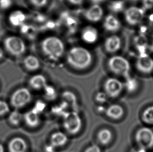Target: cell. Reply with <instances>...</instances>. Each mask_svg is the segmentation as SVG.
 I'll return each mask as SVG.
<instances>
[{
  "label": "cell",
  "mask_w": 153,
  "mask_h": 152,
  "mask_svg": "<svg viewBox=\"0 0 153 152\" xmlns=\"http://www.w3.org/2000/svg\"><path fill=\"white\" fill-rule=\"evenodd\" d=\"M0 152H4V147L1 144H0Z\"/></svg>",
  "instance_id": "cell-42"
},
{
  "label": "cell",
  "mask_w": 153,
  "mask_h": 152,
  "mask_svg": "<svg viewBox=\"0 0 153 152\" xmlns=\"http://www.w3.org/2000/svg\"><path fill=\"white\" fill-rule=\"evenodd\" d=\"M142 119L145 123L153 124V105L147 107L142 114Z\"/></svg>",
  "instance_id": "cell-24"
},
{
  "label": "cell",
  "mask_w": 153,
  "mask_h": 152,
  "mask_svg": "<svg viewBox=\"0 0 153 152\" xmlns=\"http://www.w3.org/2000/svg\"><path fill=\"white\" fill-rule=\"evenodd\" d=\"M108 66L110 70L115 74L126 77L129 76L130 64L128 61L122 56L115 55L111 57L108 60Z\"/></svg>",
  "instance_id": "cell-3"
},
{
  "label": "cell",
  "mask_w": 153,
  "mask_h": 152,
  "mask_svg": "<svg viewBox=\"0 0 153 152\" xmlns=\"http://www.w3.org/2000/svg\"><path fill=\"white\" fill-rule=\"evenodd\" d=\"M29 84L33 89L40 90L44 89L47 84L46 78L43 75H36L30 79Z\"/></svg>",
  "instance_id": "cell-21"
},
{
  "label": "cell",
  "mask_w": 153,
  "mask_h": 152,
  "mask_svg": "<svg viewBox=\"0 0 153 152\" xmlns=\"http://www.w3.org/2000/svg\"><path fill=\"white\" fill-rule=\"evenodd\" d=\"M142 4L145 10H151L153 8V0H142Z\"/></svg>",
  "instance_id": "cell-35"
},
{
  "label": "cell",
  "mask_w": 153,
  "mask_h": 152,
  "mask_svg": "<svg viewBox=\"0 0 153 152\" xmlns=\"http://www.w3.org/2000/svg\"><path fill=\"white\" fill-rule=\"evenodd\" d=\"M136 67L140 72L149 74L153 71V60L146 53L141 54L137 59Z\"/></svg>",
  "instance_id": "cell-10"
},
{
  "label": "cell",
  "mask_w": 153,
  "mask_h": 152,
  "mask_svg": "<svg viewBox=\"0 0 153 152\" xmlns=\"http://www.w3.org/2000/svg\"><path fill=\"white\" fill-rule=\"evenodd\" d=\"M23 64L26 69L31 72L38 70L40 66L39 60L33 55L27 56L23 61Z\"/></svg>",
  "instance_id": "cell-20"
},
{
  "label": "cell",
  "mask_w": 153,
  "mask_h": 152,
  "mask_svg": "<svg viewBox=\"0 0 153 152\" xmlns=\"http://www.w3.org/2000/svg\"><path fill=\"white\" fill-rule=\"evenodd\" d=\"M93 4H98L100 5L102 2L104 1V0H90Z\"/></svg>",
  "instance_id": "cell-39"
},
{
  "label": "cell",
  "mask_w": 153,
  "mask_h": 152,
  "mask_svg": "<svg viewBox=\"0 0 153 152\" xmlns=\"http://www.w3.org/2000/svg\"><path fill=\"white\" fill-rule=\"evenodd\" d=\"M21 27V33L27 36L28 37L30 38L33 35L34 31H33V27H31V26L24 24Z\"/></svg>",
  "instance_id": "cell-29"
},
{
  "label": "cell",
  "mask_w": 153,
  "mask_h": 152,
  "mask_svg": "<svg viewBox=\"0 0 153 152\" xmlns=\"http://www.w3.org/2000/svg\"><path fill=\"white\" fill-rule=\"evenodd\" d=\"M68 141L65 134L62 132H56L52 134L50 138V144L55 148L64 146Z\"/></svg>",
  "instance_id": "cell-17"
},
{
  "label": "cell",
  "mask_w": 153,
  "mask_h": 152,
  "mask_svg": "<svg viewBox=\"0 0 153 152\" xmlns=\"http://www.w3.org/2000/svg\"><path fill=\"white\" fill-rule=\"evenodd\" d=\"M135 140L140 148L146 150L153 147V130L150 128H140L135 134Z\"/></svg>",
  "instance_id": "cell-7"
},
{
  "label": "cell",
  "mask_w": 153,
  "mask_h": 152,
  "mask_svg": "<svg viewBox=\"0 0 153 152\" xmlns=\"http://www.w3.org/2000/svg\"><path fill=\"white\" fill-rule=\"evenodd\" d=\"M103 10L98 4H93L85 11L84 16L87 21L91 23L100 21L103 16Z\"/></svg>",
  "instance_id": "cell-11"
},
{
  "label": "cell",
  "mask_w": 153,
  "mask_h": 152,
  "mask_svg": "<svg viewBox=\"0 0 153 152\" xmlns=\"http://www.w3.org/2000/svg\"><path fill=\"white\" fill-rule=\"evenodd\" d=\"M145 12L143 8L131 6L124 12V18L126 23L131 26L138 25L143 21Z\"/></svg>",
  "instance_id": "cell-8"
},
{
  "label": "cell",
  "mask_w": 153,
  "mask_h": 152,
  "mask_svg": "<svg viewBox=\"0 0 153 152\" xmlns=\"http://www.w3.org/2000/svg\"><path fill=\"white\" fill-rule=\"evenodd\" d=\"M124 85L116 78H110L105 81L104 89L108 97L114 98L118 97L122 92Z\"/></svg>",
  "instance_id": "cell-9"
},
{
  "label": "cell",
  "mask_w": 153,
  "mask_h": 152,
  "mask_svg": "<svg viewBox=\"0 0 153 152\" xmlns=\"http://www.w3.org/2000/svg\"><path fill=\"white\" fill-rule=\"evenodd\" d=\"M135 152H147V150L140 148L138 150L136 151Z\"/></svg>",
  "instance_id": "cell-41"
},
{
  "label": "cell",
  "mask_w": 153,
  "mask_h": 152,
  "mask_svg": "<svg viewBox=\"0 0 153 152\" xmlns=\"http://www.w3.org/2000/svg\"><path fill=\"white\" fill-rule=\"evenodd\" d=\"M45 97L49 100H53L57 97V93L53 86L50 85H46L44 88Z\"/></svg>",
  "instance_id": "cell-26"
},
{
  "label": "cell",
  "mask_w": 153,
  "mask_h": 152,
  "mask_svg": "<svg viewBox=\"0 0 153 152\" xmlns=\"http://www.w3.org/2000/svg\"><path fill=\"white\" fill-rule=\"evenodd\" d=\"M82 122L80 116L75 111L65 113L63 115V126L68 134H76L81 129Z\"/></svg>",
  "instance_id": "cell-5"
},
{
  "label": "cell",
  "mask_w": 153,
  "mask_h": 152,
  "mask_svg": "<svg viewBox=\"0 0 153 152\" xmlns=\"http://www.w3.org/2000/svg\"><path fill=\"white\" fill-rule=\"evenodd\" d=\"M112 138L111 132L108 129H103L100 131L97 135L98 141L100 144L105 145L109 143Z\"/></svg>",
  "instance_id": "cell-22"
},
{
  "label": "cell",
  "mask_w": 153,
  "mask_h": 152,
  "mask_svg": "<svg viewBox=\"0 0 153 152\" xmlns=\"http://www.w3.org/2000/svg\"><path fill=\"white\" fill-rule=\"evenodd\" d=\"M68 1L71 4H73L75 5H78L82 4L84 0H68Z\"/></svg>",
  "instance_id": "cell-38"
},
{
  "label": "cell",
  "mask_w": 153,
  "mask_h": 152,
  "mask_svg": "<svg viewBox=\"0 0 153 152\" xmlns=\"http://www.w3.org/2000/svg\"><path fill=\"white\" fill-rule=\"evenodd\" d=\"M23 118V116L19 111L15 110L10 113L8 116V121L13 125H18Z\"/></svg>",
  "instance_id": "cell-23"
},
{
  "label": "cell",
  "mask_w": 153,
  "mask_h": 152,
  "mask_svg": "<svg viewBox=\"0 0 153 152\" xmlns=\"http://www.w3.org/2000/svg\"><path fill=\"white\" fill-rule=\"evenodd\" d=\"M12 4V0H0V8L2 10H7Z\"/></svg>",
  "instance_id": "cell-34"
},
{
  "label": "cell",
  "mask_w": 153,
  "mask_h": 152,
  "mask_svg": "<svg viewBox=\"0 0 153 152\" xmlns=\"http://www.w3.org/2000/svg\"><path fill=\"white\" fill-rule=\"evenodd\" d=\"M26 17L25 14L21 10H15L11 13L8 17V21L14 27H21L25 24Z\"/></svg>",
  "instance_id": "cell-16"
},
{
  "label": "cell",
  "mask_w": 153,
  "mask_h": 152,
  "mask_svg": "<svg viewBox=\"0 0 153 152\" xmlns=\"http://www.w3.org/2000/svg\"><path fill=\"white\" fill-rule=\"evenodd\" d=\"M81 37L86 43L93 44L98 39V32L95 27L88 26L83 29L81 33Z\"/></svg>",
  "instance_id": "cell-14"
},
{
  "label": "cell",
  "mask_w": 153,
  "mask_h": 152,
  "mask_svg": "<svg viewBox=\"0 0 153 152\" xmlns=\"http://www.w3.org/2000/svg\"><path fill=\"white\" fill-rule=\"evenodd\" d=\"M93 61L91 53L86 48L74 46L71 48L66 56V61L73 68L83 70L89 67Z\"/></svg>",
  "instance_id": "cell-1"
},
{
  "label": "cell",
  "mask_w": 153,
  "mask_h": 152,
  "mask_svg": "<svg viewBox=\"0 0 153 152\" xmlns=\"http://www.w3.org/2000/svg\"><path fill=\"white\" fill-rule=\"evenodd\" d=\"M31 4L37 7H42L45 6L48 0H29Z\"/></svg>",
  "instance_id": "cell-32"
},
{
  "label": "cell",
  "mask_w": 153,
  "mask_h": 152,
  "mask_svg": "<svg viewBox=\"0 0 153 152\" xmlns=\"http://www.w3.org/2000/svg\"><path fill=\"white\" fill-rule=\"evenodd\" d=\"M25 122L29 127L35 128L39 125V114L37 113L33 109L27 111L24 116Z\"/></svg>",
  "instance_id": "cell-18"
},
{
  "label": "cell",
  "mask_w": 153,
  "mask_h": 152,
  "mask_svg": "<svg viewBox=\"0 0 153 152\" xmlns=\"http://www.w3.org/2000/svg\"><path fill=\"white\" fill-rule=\"evenodd\" d=\"M84 152H101V149L99 146L93 144L91 146H89L88 148H86Z\"/></svg>",
  "instance_id": "cell-36"
},
{
  "label": "cell",
  "mask_w": 153,
  "mask_h": 152,
  "mask_svg": "<svg viewBox=\"0 0 153 152\" xmlns=\"http://www.w3.org/2000/svg\"><path fill=\"white\" fill-rule=\"evenodd\" d=\"M8 148L10 152H26L27 144L23 138L15 137L9 142Z\"/></svg>",
  "instance_id": "cell-15"
},
{
  "label": "cell",
  "mask_w": 153,
  "mask_h": 152,
  "mask_svg": "<svg viewBox=\"0 0 153 152\" xmlns=\"http://www.w3.org/2000/svg\"><path fill=\"white\" fill-rule=\"evenodd\" d=\"M10 107L6 102L0 100V116L5 115L9 112Z\"/></svg>",
  "instance_id": "cell-31"
},
{
  "label": "cell",
  "mask_w": 153,
  "mask_h": 152,
  "mask_svg": "<svg viewBox=\"0 0 153 152\" xmlns=\"http://www.w3.org/2000/svg\"><path fill=\"white\" fill-rule=\"evenodd\" d=\"M4 57V53L2 49L0 47V60H2Z\"/></svg>",
  "instance_id": "cell-40"
},
{
  "label": "cell",
  "mask_w": 153,
  "mask_h": 152,
  "mask_svg": "<svg viewBox=\"0 0 153 152\" xmlns=\"http://www.w3.org/2000/svg\"><path fill=\"white\" fill-rule=\"evenodd\" d=\"M105 113L108 117L112 119H119L124 114V110L122 106L118 104L110 105L105 110Z\"/></svg>",
  "instance_id": "cell-19"
},
{
  "label": "cell",
  "mask_w": 153,
  "mask_h": 152,
  "mask_svg": "<svg viewBox=\"0 0 153 152\" xmlns=\"http://www.w3.org/2000/svg\"><path fill=\"white\" fill-rule=\"evenodd\" d=\"M62 98L64 100V102H65L68 105L70 104L71 105H74L76 102L75 95L69 91L64 92L62 94Z\"/></svg>",
  "instance_id": "cell-27"
},
{
  "label": "cell",
  "mask_w": 153,
  "mask_h": 152,
  "mask_svg": "<svg viewBox=\"0 0 153 152\" xmlns=\"http://www.w3.org/2000/svg\"><path fill=\"white\" fill-rule=\"evenodd\" d=\"M109 8L113 12L119 13L123 10L124 3L121 1H114L110 4Z\"/></svg>",
  "instance_id": "cell-28"
},
{
  "label": "cell",
  "mask_w": 153,
  "mask_h": 152,
  "mask_svg": "<svg viewBox=\"0 0 153 152\" xmlns=\"http://www.w3.org/2000/svg\"><path fill=\"white\" fill-rule=\"evenodd\" d=\"M31 100L30 91L26 88H21L13 93L10 97V103L13 107L19 109L27 105Z\"/></svg>",
  "instance_id": "cell-6"
},
{
  "label": "cell",
  "mask_w": 153,
  "mask_h": 152,
  "mask_svg": "<svg viewBox=\"0 0 153 152\" xmlns=\"http://www.w3.org/2000/svg\"><path fill=\"white\" fill-rule=\"evenodd\" d=\"M45 108H46L45 103L41 101H38L36 103L35 105L32 109L37 113L40 114L44 111Z\"/></svg>",
  "instance_id": "cell-30"
},
{
  "label": "cell",
  "mask_w": 153,
  "mask_h": 152,
  "mask_svg": "<svg viewBox=\"0 0 153 152\" xmlns=\"http://www.w3.org/2000/svg\"><path fill=\"white\" fill-rule=\"evenodd\" d=\"M107 97L108 95L105 93L99 92L96 95V99L98 102L103 103L107 100Z\"/></svg>",
  "instance_id": "cell-33"
},
{
  "label": "cell",
  "mask_w": 153,
  "mask_h": 152,
  "mask_svg": "<svg viewBox=\"0 0 153 152\" xmlns=\"http://www.w3.org/2000/svg\"><path fill=\"white\" fill-rule=\"evenodd\" d=\"M41 49L46 56L53 60H58L61 58L65 51L63 41L55 36L45 38L41 43Z\"/></svg>",
  "instance_id": "cell-2"
},
{
  "label": "cell",
  "mask_w": 153,
  "mask_h": 152,
  "mask_svg": "<svg viewBox=\"0 0 153 152\" xmlns=\"http://www.w3.org/2000/svg\"><path fill=\"white\" fill-rule=\"evenodd\" d=\"M103 26L106 31L110 32H116L121 28V23L117 17L110 14L105 17Z\"/></svg>",
  "instance_id": "cell-13"
},
{
  "label": "cell",
  "mask_w": 153,
  "mask_h": 152,
  "mask_svg": "<svg viewBox=\"0 0 153 152\" xmlns=\"http://www.w3.org/2000/svg\"><path fill=\"white\" fill-rule=\"evenodd\" d=\"M124 86L128 92L132 93L137 90L138 88V83L134 78H131L128 76L126 77V81Z\"/></svg>",
  "instance_id": "cell-25"
},
{
  "label": "cell",
  "mask_w": 153,
  "mask_h": 152,
  "mask_svg": "<svg viewBox=\"0 0 153 152\" xmlns=\"http://www.w3.org/2000/svg\"><path fill=\"white\" fill-rule=\"evenodd\" d=\"M121 46V40L118 35L110 36L105 39L104 47L108 53H115L120 49Z\"/></svg>",
  "instance_id": "cell-12"
},
{
  "label": "cell",
  "mask_w": 153,
  "mask_h": 152,
  "mask_svg": "<svg viewBox=\"0 0 153 152\" xmlns=\"http://www.w3.org/2000/svg\"><path fill=\"white\" fill-rule=\"evenodd\" d=\"M4 47L12 55L19 57L25 53L26 46L23 39L17 36H10L4 40Z\"/></svg>",
  "instance_id": "cell-4"
},
{
  "label": "cell",
  "mask_w": 153,
  "mask_h": 152,
  "mask_svg": "<svg viewBox=\"0 0 153 152\" xmlns=\"http://www.w3.org/2000/svg\"><path fill=\"white\" fill-rule=\"evenodd\" d=\"M55 147H54L51 144H49L47 145L45 148V150L46 152H55Z\"/></svg>",
  "instance_id": "cell-37"
}]
</instances>
